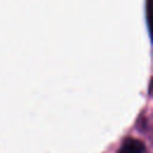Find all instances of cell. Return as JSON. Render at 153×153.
Instances as JSON below:
<instances>
[{
  "mask_svg": "<svg viewBox=\"0 0 153 153\" xmlns=\"http://www.w3.org/2000/svg\"><path fill=\"white\" fill-rule=\"evenodd\" d=\"M145 148V143L141 140L135 137H128L122 142L118 153H143Z\"/></svg>",
  "mask_w": 153,
  "mask_h": 153,
  "instance_id": "cell-1",
  "label": "cell"
}]
</instances>
